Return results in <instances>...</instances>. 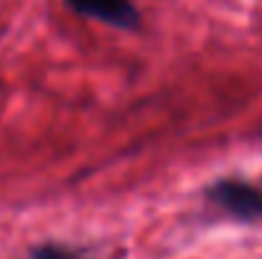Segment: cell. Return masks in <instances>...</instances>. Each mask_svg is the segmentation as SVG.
I'll return each instance as SVG.
<instances>
[{
	"label": "cell",
	"instance_id": "1",
	"mask_svg": "<svg viewBox=\"0 0 262 259\" xmlns=\"http://www.w3.org/2000/svg\"><path fill=\"white\" fill-rule=\"evenodd\" d=\"M209 201L216 203L219 208L229 211L237 219L252 221L262 216V191L257 185L247 183V180H219L206 191Z\"/></svg>",
	"mask_w": 262,
	"mask_h": 259
},
{
	"label": "cell",
	"instance_id": "2",
	"mask_svg": "<svg viewBox=\"0 0 262 259\" xmlns=\"http://www.w3.org/2000/svg\"><path fill=\"white\" fill-rule=\"evenodd\" d=\"M67 8L82 18L107 23L112 28L135 31L140 26V10L133 0H64Z\"/></svg>",
	"mask_w": 262,
	"mask_h": 259
},
{
	"label": "cell",
	"instance_id": "3",
	"mask_svg": "<svg viewBox=\"0 0 262 259\" xmlns=\"http://www.w3.org/2000/svg\"><path fill=\"white\" fill-rule=\"evenodd\" d=\"M31 259H84L79 252L69 249V247H59V244H43L36 247L31 252Z\"/></svg>",
	"mask_w": 262,
	"mask_h": 259
}]
</instances>
